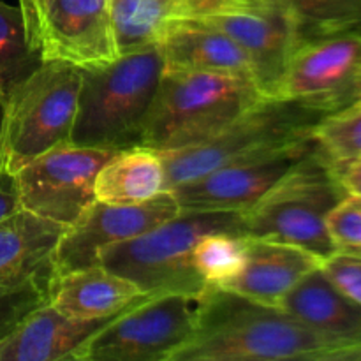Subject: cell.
<instances>
[{"mask_svg": "<svg viewBox=\"0 0 361 361\" xmlns=\"http://www.w3.org/2000/svg\"><path fill=\"white\" fill-rule=\"evenodd\" d=\"M353 361V353L281 307L219 286L201 295L196 328L169 361Z\"/></svg>", "mask_w": 361, "mask_h": 361, "instance_id": "1", "label": "cell"}, {"mask_svg": "<svg viewBox=\"0 0 361 361\" xmlns=\"http://www.w3.org/2000/svg\"><path fill=\"white\" fill-rule=\"evenodd\" d=\"M162 67L157 42L122 53L111 62L80 67L81 87L71 143L106 150L140 145Z\"/></svg>", "mask_w": 361, "mask_h": 361, "instance_id": "2", "label": "cell"}, {"mask_svg": "<svg viewBox=\"0 0 361 361\" xmlns=\"http://www.w3.org/2000/svg\"><path fill=\"white\" fill-rule=\"evenodd\" d=\"M267 95L252 80L224 73L162 71L140 145L162 152L208 140Z\"/></svg>", "mask_w": 361, "mask_h": 361, "instance_id": "3", "label": "cell"}, {"mask_svg": "<svg viewBox=\"0 0 361 361\" xmlns=\"http://www.w3.org/2000/svg\"><path fill=\"white\" fill-rule=\"evenodd\" d=\"M217 231L245 236L243 212L180 210L157 228L102 250L99 264L133 281L147 295H201L207 282L194 268L192 250L204 235Z\"/></svg>", "mask_w": 361, "mask_h": 361, "instance_id": "4", "label": "cell"}, {"mask_svg": "<svg viewBox=\"0 0 361 361\" xmlns=\"http://www.w3.org/2000/svg\"><path fill=\"white\" fill-rule=\"evenodd\" d=\"M345 194L334 162L316 147L243 212L245 236L302 247L323 261L337 252L326 217Z\"/></svg>", "mask_w": 361, "mask_h": 361, "instance_id": "5", "label": "cell"}, {"mask_svg": "<svg viewBox=\"0 0 361 361\" xmlns=\"http://www.w3.org/2000/svg\"><path fill=\"white\" fill-rule=\"evenodd\" d=\"M81 69L42 60L4 99L0 168L16 175L23 166L53 147L71 141Z\"/></svg>", "mask_w": 361, "mask_h": 361, "instance_id": "6", "label": "cell"}, {"mask_svg": "<svg viewBox=\"0 0 361 361\" xmlns=\"http://www.w3.org/2000/svg\"><path fill=\"white\" fill-rule=\"evenodd\" d=\"M324 115L328 113L302 102L261 99L208 140L180 150L162 152L166 189L200 178L222 166L312 137V129Z\"/></svg>", "mask_w": 361, "mask_h": 361, "instance_id": "7", "label": "cell"}, {"mask_svg": "<svg viewBox=\"0 0 361 361\" xmlns=\"http://www.w3.org/2000/svg\"><path fill=\"white\" fill-rule=\"evenodd\" d=\"M201 295L148 296L92 335L73 361H169L194 334Z\"/></svg>", "mask_w": 361, "mask_h": 361, "instance_id": "8", "label": "cell"}, {"mask_svg": "<svg viewBox=\"0 0 361 361\" xmlns=\"http://www.w3.org/2000/svg\"><path fill=\"white\" fill-rule=\"evenodd\" d=\"M18 7L41 62L92 67L120 55L108 0H18Z\"/></svg>", "mask_w": 361, "mask_h": 361, "instance_id": "9", "label": "cell"}, {"mask_svg": "<svg viewBox=\"0 0 361 361\" xmlns=\"http://www.w3.org/2000/svg\"><path fill=\"white\" fill-rule=\"evenodd\" d=\"M115 152L67 141L41 154L14 175L21 208L66 228L73 226L95 201V176Z\"/></svg>", "mask_w": 361, "mask_h": 361, "instance_id": "10", "label": "cell"}, {"mask_svg": "<svg viewBox=\"0 0 361 361\" xmlns=\"http://www.w3.org/2000/svg\"><path fill=\"white\" fill-rule=\"evenodd\" d=\"M361 32L305 41L296 48L270 97L334 113L360 99Z\"/></svg>", "mask_w": 361, "mask_h": 361, "instance_id": "11", "label": "cell"}, {"mask_svg": "<svg viewBox=\"0 0 361 361\" xmlns=\"http://www.w3.org/2000/svg\"><path fill=\"white\" fill-rule=\"evenodd\" d=\"M180 212L171 190L141 203H104L95 200L63 231L53 252V277L99 264L108 247L143 235Z\"/></svg>", "mask_w": 361, "mask_h": 361, "instance_id": "12", "label": "cell"}, {"mask_svg": "<svg viewBox=\"0 0 361 361\" xmlns=\"http://www.w3.org/2000/svg\"><path fill=\"white\" fill-rule=\"evenodd\" d=\"M314 137L222 166L169 189L180 210L245 212L256 204L296 162L316 148Z\"/></svg>", "mask_w": 361, "mask_h": 361, "instance_id": "13", "label": "cell"}, {"mask_svg": "<svg viewBox=\"0 0 361 361\" xmlns=\"http://www.w3.org/2000/svg\"><path fill=\"white\" fill-rule=\"evenodd\" d=\"M233 39L249 59L254 81L267 97L284 74L286 66L303 44L295 21L284 6L267 13H235L200 18Z\"/></svg>", "mask_w": 361, "mask_h": 361, "instance_id": "14", "label": "cell"}, {"mask_svg": "<svg viewBox=\"0 0 361 361\" xmlns=\"http://www.w3.org/2000/svg\"><path fill=\"white\" fill-rule=\"evenodd\" d=\"M66 229L23 208L0 221V289L49 288L53 252Z\"/></svg>", "mask_w": 361, "mask_h": 361, "instance_id": "15", "label": "cell"}, {"mask_svg": "<svg viewBox=\"0 0 361 361\" xmlns=\"http://www.w3.org/2000/svg\"><path fill=\"white\" fill-rule=\"evenodd\" d=\"M157 46L164 63L162 71L224 73L254 81L243 49L224 32L201 20L169 18L159 34Z\"/></svg>", "mask_w": 361, "mask_h": 361, "instance_id": "16", "label": "cell"}, {"mask_svg": "<svg viewBox=\"0 0 361 361\" xmlns=\"http://www.w3.org/2000/svg\"><path fill=\"white\" fill-rule=\"evenodd\" d=\"M281 309L361 361V305L326 277L321 264L307 274L281 302Z\"/></svg>", "mask_w": 361, "mask_h": 361, "instance_id": "17", "label": "cell"}, {"mask_svg": "<svg viewBox=\"0 0 361 361\" xmlns=\"http://www.w3.org/2000/svg\"><path fill=\"white\" fill-rule=\"evenodd\" d=\"M319 264L321 257L302 247L245 236L243 268L219 288L264 305L281 307L284 296Z\"/></svg>", "mask_w": 361, "mask_h": 361, "instance_id": "18", "label": "cell"}, {"mask_svg": "<svg viewBox=\"0 0 361 361\" xmlns=\"http://www.w3.org/2000/svg\"><path fill=\"white\" fill-rule=\"evenodd\" d=\"M115 316L74 319L44 302L0 341V361H73L78 349Z\"/></svg>", "mask_w": 361, "mask_h": 361, "instance_id": "19", "label": "cell"}, {"mask_svg": "<svg viewBox=\"0 0 361 361\" xmlns=\"http://www.w3.org/2000/svg\"><path fill=\"white\" fill-rule=\"evenodd\" d=\"M148 296L140 286L102 264L56 275L48 288V302L74 319L115 316Z\"/></svg>", "mask_w": 361, "mask_h": 361, "instance_id": "20", "label": "cell"}, {"mask_svg": "<svg viewBox=\"0 0 361 361\" xmlns=\"http://www.w3.org/2000/svg\"><path fill=\"white\" fill-rule=\"evenodd\" d=\"M166 189V171L157 150L143 145L122 148L95 176V200L104 203H141Z\"/></svg>", "mask_w": 361, "mask_h": 361, "instance_id": "21", "label": "cell"}, {"mask_svg": "<svg viewBox=\"0 0 361 361\" xmlns=\"http://www.w3.org/2000/svg\"><path fill=\"white\" fill-rule=\"evenodd\" d=\"M118 53L136 51L157 42L171 18V0H108Z\"/></svg>", "mask_w": 361, "mask_h": 361, "instance_id": "22", "label": "cell"}, {"mask_svg": "<svg viewBox=\"0 0 361 361\" xmlns=\"http://www.w3.org/2000/svg\"><path fill=\"white\" fill-rule=\"evenodd\" d=\"M302 41L361 32V0H279Z\"/></svg>", "mask_w": 361, "mask_h": 361, "instance_id": "23", "label": "cell"}, {"mask_svg": "<svg viewBox=\"0 0 361 361\" xmlns=\"http://www.w3.org/2000/svg\"><path fill=\"white\" fill-rule=\"evenodd\" d=\"M41 63L30 48L20 7L0 0V99Z\"/></svg>", "mask_w": 361, "mask_h": 361, "instance_id": "24", "label": "cell"}, {"mask_svg": "<svg viewBox=\"0 0 361 361\" xmlns=\"http://www.w3.org/2000/svg\"><path fill=\"white\" fill-rule=\"evenodd\" d=\"M192 263L207 286H224L245 263V236L217 231L204 235L192 250Z\"/></svg>", "mask_w": 361, "mask_h": 361, "instance_id": "25", "label": "cell"}, {"mask_svg": "<svg viewBox=\"0 0 361 361\" xmlns=\"http://www.w3.org/2000/svg\"><path fill=\"white\" fill-rule=\"evenodd\" d=\"M317 148L342 166L361 155V99L324 115L312 129Z\"/></svg>", "mask_w": 361, "mask_h": 361, "instance_id": "26", "label": "cell"}, {"mask_svg": "<svg viewBox=\"0 0 361 361\" xmlns=\"http://www.w3.org/2000/svg\"><path fill=\"white\" fill-rule=\"evenodd\" d=\"M326 228L335 249L361 254V197L345 194L328 214Z\"/></svg>", "mask_w": 361, "mask_h": 361, "instance_id": "27", "label": "cell"}, {"mask_svg": "<svg viewBox=\"0 0 361 361\" xmlns=\"http://www.w3.org/2000/svg\"><path fill=\"white\" fill-rule=\"evenodd\" d=\"M279 6V0H171V18L200 20L219 14L267 13Z\"/></svg>", "mask_w": 361, "mask_h": 361, "instance_id": "28", "label": "cell"}, {"mask_svg": "<svg viewBox=\"0 0 361 361\" xmlns=\"http://www.w3.org/2000/svg\"><path fill=\"white\" fill-rule=\"evenodd\" d=\"M44 302H48V288L42 286L0 289V341Z\"/></svg>", "mask_w": 361, "mask_h": 361, "instance_id": "29", "label": "cell"}, {"mask_svg": "<svg viewBox=\"0 0 361 361\" xmlns=\"http://www.w3.org/2000/svg\"><path fill=\"white\" fill-rule=\"evenodd\" d=\"M321 270L342 293L361 305V254L337 250L321 261Z\"/></svg>", "mask_w": 361, "mask_h": 361, "instance_id": "30", "label": "cell"}, {"mask_svg": "<svg viewBox=\"0 0 361 361\" xmlns=\"http://www.w3.org/2000/svg\"><path fill=\"white\" fill-rule=\"evenodd\" d=\"M21 210L16 176L0 168V221Z\"/></svg>", "mask_w": 361, "mask_h": 361, "instance_id": "31", "label": "cell"}, {"mask_svg": "<svg viewBox=\"0 0 361 361\" xmlns=\"http://www.w3.org/2000/svg\"><path fill=\"white\" fill-rule=\"evenodd\" d=\"M341 178L342 187L348 194H355L361 197V155L353 159V161L345 162L342 166H335Z\"/></svg>", "mask_w": 361, "mask_h": 361, "instance_id": "32", "label": "cell"}, {"mask_svg": "<svg viewBox=\"0 0 361 361\" xmlns=\"http://www.w3.org/2000/svg\"><path fill=\"white\" fill-rule=\"evenodd\" d=\"M2 111H4V101L0 99V130H2Z\"/></svg>", "mask_w": 361, "mask_h": 361, "instance_id": "33", "label": "cell"}, {"mask_svg": "<svg viewBox=\"0 0 361 361\" xmlns=\"http://www.w3.org/2000/svg\"><path fill=\"white\" fill-rule=\"evenodd\" d=\"M360 99H361V85H360Z\"/></svg>", "mask_w": 361, "mask_h": 361, "instance_id": "34", "label": "cell"}]
</instances>
